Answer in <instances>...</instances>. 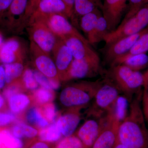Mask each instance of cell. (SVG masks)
Returning <instances> with one entry per match:
<instances>
[{
    "label": "cell",
    "instance_id": "cell-7",
    "mask_svg": "<svg viewBox=\"0 0 148 148\" xmlns=\"http://www.w3.org/2000/svg\"><path fill=\"white\" fill-rule=\"evenodd\" d=\"M27 30L31 40L41 50L49 54L52 53L58 37L40 21H32L27 25Z\"/></svg>",
    "mask_w": 148,
    "mask_h": 148
},
{
    "label": "cell",
    "instance_id": "cell-51",
    "mask_svg": "<svg viewBox=\"0 0 148 148\" xmlns=\"http://www.w3.org/2000/svg\"><path fill=\"white\" fill-rule=\"evenodd\" d=\"M146 29H148V27H147V28H146Z\"/></svg>",
    "mask_w": 148,
    "mask_h": 148
},
{
    "label": "cell",
    "instance_id": "cell-12",
    "mask_svg": "<svg viewBox=\"0 0 148 148\" xmlns=\"http://www.w3.org/2000/svg\"><path fill=\"white\" fill-rule=\"evenodd\" d=\"M120 123L112 112L107 114V121L91 148H114L118 142V131Z\"/></svg>",
    "mask_w": 148,
    "mask_h": 148
},
{
    "label": "cell",
    "instance_id": "cell-25",
    "mask_svg": "<svg viewBox=\"0 0 148 148\" xmlns=\"http://www.w3.org/2000/svg\"><path fill=\"white\" fill-rule=\"evenodd\" d=\"M109 33L107 21L102 14L99 16L95 29L88 40V42L92 45L104 41L105 37Z\"/></svg>",
    "mask_w": 148,
    "mask_h": 148
},
{
    "label": "cell",
    "instance_id": "cell-26",
    "mask_svg": "<svg viewBox=\"0 0 148 148\" xmlns=\"http://www.w3.org/2000/svg\"><path fill=\"white\" fill-rule=\"evenodd\" d=\"M34 105L39 106L47 103H52L56 97L54 90H49L41 87L30 92Z\"/></svg>",
    "mask_w": 148,
    "mask_h": 148
},
{
    "label": "cell",
    "instance_id": "cell-18",
    "mask_svg": "<svg viewBox=\"0 0 148 148\" xmlns=\"http://www.w3.org/2000/svg\"><path fill=\"white\" fill-rule=\"evenodd\" d=\"M9 109L12 113L17 115L23 121L24 114L31 107L34 106L31 93L21 92L12 95L8 99Z\"/></svg>",
    "mask_w": 148,
    "mask_h": 148
},
{
    "label": "cell",
    "instance_id": "cell-36",
    "mask_svg": "<svg viewBox=\"0 0 148 148\" xmlns=\"http://www.w3.org/2000/svg\"><path fill=\"white\" fill-rule=\"evenodd\" d=\"M144 0H127L128 8L124 18L122 21H125L132 17L138 12L143 6Z\"/></svg>",
    "mask_w": 148,
    "mask_h": 148
},
{
    "label": "cell",
    "instance_id": "cell-21",
    "mask_svg": "<svg viewBox=\"0 0 148 148\" xmlns=\"http://www.w3.org/2000/svg\"><path fill=\"white\" fill-rule=\"evenodd\" d=\"M118 64L124 65L133 71H139L147 66L148 56L144 53L120 57L115 60L111 66Z\"/></svg>",
    "mask_w": 148,
    "mask_h": 148
},
{
    "label": "cell",
    "instance_id": "cell-9",
    "mask_svg": "<svg viewBox=\"0 0 148 148\" xmlns=\"http://www.w3.org/2000/svg\"><path fill=\"white\" fill-rule=\"evenodd\" d=\"M107 115L100 118H89L74 135L79 139L83 148H91L105 126Z\"/></svg>",
    "mask_w": 148,
    "mask_h": 148
},
{
    "label": "cell",
    "instance_id": "cell-46",
    "mask_svg": "<svg viewBox=\"0 0 148 148\" xmlns=\"http://www.w3.org/2000/svg\"><path fill=\"white\" fill-rule=\"evenodd\" d=\"M144 77V90H145L148 93V77L145 76L143 75Z\"/></svg>",
    "mask_w": 148,
    "mask_h": 148
},
{
    "label": "cell",
    "instance_id": "cell-50",
    "mask_svg": "<svg viewBox=\"0 0 148 148\" xmlns=\"http://www.w3.org/2000/svg\"><path fill=\"white\" fill-rule=\"evenodd\" d=\"M143 75L145 76L148 77V70L145 73V74H143Z\"/></svg>",
    "mask_w": 148,
    "mask_h": 148
},
{
    "label": "cell",
    "instance_id": "cell-27",
    "mask_svg": "<svg viewBox=\"0 0 148 148\" xmlns=\"http://www.w3.org/2000/svg\"><path fill=\"white\" fill-rule=\"evenodd\" d=\"M38 136L39 140L47 143H53L58 141L63 135L55 122L51 125L40 129Z\"/></svg>",
    "mask_w": 148,
    "mask_h": 148
},
{
    "label": "cell",
    "instance_id": "cell-10",
    "mask_svg": "<svg viewBox=\"0 0 148 148\" xmlns=\"http://www.w3.org/2000/svg\"><path fill=\"white\" fill-rule=\"evenodd\" d=\"M127 0H104L102 14L108 24L109 32L118 27L125 11L127 12Z\"/></svg>",
    "mask_w": 148,
    "mask_h": 148
},
{
    "label": "cell",
    "instance_id": "cell-43",
    "mask_svg": "<svg viewBox=\"0 0 148 148\" xmlns=\"http://www.w3.org/2000/svg\"><path fill=\"white\" fill-rule=\"evenodd\" d=\"M67 6L68 10L71 18L73 12L74 1L75 0H62Z\"/></svg>",
    "mask_w": 148,
    "mask_h": 148
},
{
    "label": "cell",
    "instance_id": "cell-31",
    "mask_svg": "<svg viewBox=\"0 0 148 148\" xmlns=\"http://www.w3.org/2000/svg\"><path fill=\"white\" fill-rule=\"evenodd\" d=\"M148 51V30L147 29V32L144 33L139 37V38L129 51L120 57H126L130 55L146 53Z\"/></svg>",
    "mask_w": 148,
    "mask_h": 148
},
{
    "label": "cell",
    "instance_id": "cell-38",
    "mask_svg": "<svg viewBox=\"0 0 148 148\" xmlns=\"http://www.w3.org/2000/svg\"><path fill=\"white\" fill-rule=\"evenodd\" d=\"M34 72L36 81L38 84L41 87L49 89V90H52L50 86L49 78L37 70Z\"/></svg>",
    "mask_w": 148,
    "mask_h": 148
},
{
    "label": "cell",
    "instance_id": "cell-34",
    "mask_svg": "<svg viewBox=\"0 0 148 148\" xmlns=\"http://www.w3.org/2000/svg\"><path fill=\"white\" fill-rule=\"evenodd\" d=\"M6 85L3 91V95L7 100L12 95L16 93L21 92H28L22 83L21 77Z\"/></svg>",
    "mask_w": 148,
    "mask_h": 148
},
{
    "label": "cell",
    "instance_id": "cell-16",
    "mask_svg": "<svg viewBox=\"0 0 148 148\" xmlns=\"http://www.w3.org/2000/svg\"><path fill=\"white\" fill-rule=\"evenodd\" d=\"M82 110L72 108L65 110L55 121L64 138L74 135L81 119Z\"/></svg>",
    "mask_w": 148,
    "mask_h": 148
},
{
    "label": "cell",
    "instance_id": "cell-35",
    "mask_svg": "<svg viewBox=\"0 0 148 148\" xmlns=\"http://www.w3.org/2000/svg\"><path fill=\"white\" fill-rule=\"evenodd\" d=\"M54 148H83L80 140L75 135L65 137L60 140Z\"/></svg>",
    "mask_w": 148,
    "mask_h": 148
},
{
    "label": "cell",
    "instance_id": "cell-48",
    "mask_svg": "<svg viewBox=\"0 0 148 148\" xmlns=\"http://www.w3.org/2000/svg\"><path fill=\"white\" fill-rule=\"evenodd\" d=\"M3 37L2 35L0 34V47H1L3 43Z\"/></svg>",
    "mask_w": 148,
    "mask_h": 148
},
{
    "label": "cell",
    "instance_id": "cell-49",
    "mask_svg": "<svg viewBox=\"0 0 148 148\" xmlns=\"http://www.w3.org/2000/svg\"><path fill=\"white\" fill-rule=\"evenodd\" d=\"M147 3H148V0H144V1H143V4H144V5Z\"/></svg>",
    "mask_w": 148,
    "mask_h": 148
},
{
    "label": "cell",
    "instance_id": "cell-20",
    "mask_svg": "<svg viewBox=\"0 0 148 148\" xmlns=\"http://www.w3.org/2000/svg\"><path fill=\"white\" fill-rule=\"evenodd\" d=\"M103 6L101 0H75L71 19L75 25H78L80 19L83 16L98 9L102 11Z\"/></svg>",
    "mask_w": 148,
    "mask_h": 148
},
{
    "label": "cell",
    "instance_id": "cell-11",
    "mask_svg": "<svg viewBox=\"0 0 148 148\" xmlns=\"http://www.w3.org/2000/svg\"><path fill=\"white\" fill-rule=\"evenodd\" d=\"M30 49L33 64L37 71L48 78L60 80L56 66L50 55L41 50L32 42Z\"/></svg>",
    "mask_w": 148,
    "mask_h": 148
},
{
    "label": "cell",
    "instance_id": "cell-29",
    "mask_svg": "<svg viewBox=\"0 0 148 148\" xmlns=\"http://www.w3.org/2000/svg\"><path fill=\"white\" fill-rule=\"evenodd\" d=\"M129 103H130L129 101L125 96L120 95L116 101L113 109L111 112L120 123L128 115Z\"/></svg>",
    "mask_w": 148,
    "mask_h": 148
},
{
    "label": "cell",
    "instance_id": "cell-28",
    "mask_svg": "<svg viewBox=\"0 0 148 148\" xmlns=\"http://www.w3.org/2000/svg\"><path fill=\"white\" fill-rule=\"evenodd\" d=\"M3 65L5 70L6 85L20 78L26 69L23 61H18Z\"/></svg>",
    "mask_w": 148,
    "mask_h": 148
},
{
    "label": "cell",
    "instance_id": "cell-44",
    "mask_svg": "<svg viewBox=\"0 0 148 148\" xmlns=\"http://www.w3.org/2000/svg\"><path fill=\"white\" fill-rule=\"evenodd\" d=\"M40 1L41 0H30V9L32 13H34L36 10Z\"/></svg>",
    "mask_w": 148,
    "mask_h": 148
},
{
    "label": "cell",
    "instance_id": "cell-45",
    "mask_svg": "<svg viewBox=\"0 0 148 148\" xmlns=\"http://www.w3.org/2000/svg\"><path fill=\"white\" fill-rule=\"evenodd\" d=\"M6 107L5 98L0 93V111L4 110Z\"/></svg>",
    "mask_w": 148,
    "mask_h": 148
},
{
    "label": "cell",
    "instance_id": "cell-14",
    "mask_svg": "<svg viewBox=\"0 0 148 148\" xmlns=\"http://www.w3.org/2000/svg\"><path fill=\"white\" fill-rule=\"evenodd\" d=\"M52 53L59 79L61 82H64L67 72L74 60L73 56L69 48L59 38L53 48Z\"/></svg>",
    "mask_w": 148,
    "mask_h": 148
},
{
    "label": "cell",
    "instance_id": "cell-8",
    "mask_svg": "<svg viewBox=\"0 0 148 148\" xmlns=\"http://www.w3.org/2000/svg\"><path fill=\"white\" fill-rule=\"evenodd\" d=\"M66 16L61 14H52L47 16L32 17L30 21H40L59 38L67 36H76L87 40L79 33L77 29L70 23Z\"/></svg>",
    "mask_w": 148,
    "mask_h": 148
},
{
    "label": "cell",
    "instance_id": "cell-15",
    "mask_svg": "<svg viewBox=\"0 0 148 148\" xmlns=\"http://www.w3.org/2000/svg\"><path fill=\"white\" fill-rule=\"evenodd\" d=\"M60 38L71 50L74 59H82L98 55L90 46L87 40L73 35L66 36Z\"/></svg>",
    "mask_w": 148,
    "mask_h": 148
},
{
    "label": "cell",
    "instance_id": "cell-39",
    "mask_svg": "<svg viewBox=\"0 0 148 148\" xmlns=\"http://www.w3.org/2000/svg\"><path fill=\"white\" fill-rule=\"evenodd\" d=\"M142 102L143 115L145 120L148 123V93L144 90L142 93Z\"/></svg>",
    "mask_w": 148,
    "mask_h": 148
},
{
    "label": "cell",
    "instance_id": "cell-5",
    "mask_svg": "<svg viewBox=\"0 0 148 148\" xmlns=\"http://www.w3.org/2000/svg\"><path fill=\"white\" fill-rule=\"evenodd\" d=\"M32 12L30 0H12L6 13L0 19L12 31L19 32L27 26Z\"/></svg>",
    "mask_w": 148,
    "mask_h": 148
},
{
    "label": "cell",
    "instance_id": "cell-19",
    "mask_svg": "<svg viewBox=\"0 0 148 148\" xmlns=\"http://www.w3.org/2000/svg\"><path fill=\"white\" fill-rule=\"evenodd\" d=\"M63 14L71 18L67 6L62 0H41L31 17Z\"/></svg>",
    "mask_w": 148,
    "mask_h": 148
},
{
    "label": "cell",
    "instance_id": "cell-47",
    "mask_svg": "<svg viewBox=\"0 0 148 148\" xmlns=\"http://www.w3.org/2000/svg\"><path fill=\"white\" fill-rule=\"evenodd\" d=\"M114 148H127L126 147H125L124 145L121 144V143H119V142H118V143H117L116 145L114 147Z\"/></svg>",
    "mask_w": 148,
    "mask_h": 148
},
{
    "label": "cell",
    "instance_id": "cell-22",
    "mask_svg": "<svg viewBox=\"0 0 148 148\" xmlns=\"http://www.w3.org/2000/svg\"><path fill=\"white\" fill-rule=\"evenodd\" d=\"M101 10L96 9L83 16L79 20V27L84 33L88 41L95 29L99 16L102 14Z\"/></svg>",
    "mask_w": 148,
    "mask_h": 148
},
{
    "label": "cell",
    "instance_id": "cell-33",
    "mask_svg": "<svg viewBox=\"0 0 148 148\" xmlns=\"http://www.w3.org/2000/svg\"><path fill=\"white\" fill-rule=\"evenodd\" d=\"M21 79L25 89L29 93L36 89L38 86L35 79L34 72L29 68L25 69Z\"/></svg>",
    "mask_w": 148,
    "mask_h": 148
},
{
    "label": "cell",
    "instance_id": "cell-4",
    "mask_svg": "<svg viewBox=\"0 0 148 148\" xmlns=\"http://www.w3.org/2000/svg\"><path fill=\"white\" fill-rule=\"evenodd\" d=\"M121 92L110 79L106 77L103 79L86 111L87 117L100 118L110 113Z\"/></svg>",
    "mask_w": 148,
    "mask_h": 148
},
{
    "label": "cell",
    "instance_id": "cell-2",
    "mask_svg": "<svg viewBox=\"0 0 148 148\" xmlns=\"http://www.w3.org/2000/svg\"><path fill=\"white\" fill-rule=\"evenodd\" d=\"M101 82L102 80L81 81L66 85L58 96L60 106L64 110L87 108L95 97Z\"/></svg>",
    "mask_w": 148,
    "mask_h": 148
},
{
    "label": "cell",
    "instance_id": "cell-37",
    "mask_svg": "<svg viewBox=\"0 0 148 148\" xmlns=\"http://www.w3.org/2000/svg\"><path fill=\"white\" fill-rule=\"evenodd\" d=\"M18 117L12 113L0 112V128L17 121Z\"/></svg>",
    "mask_w": 148,
    "mask_h": 148
},
{
    "label": "cell",
    "instance_id": "cell-42",
    "mask_svg": "<svg viewBox=\"0 0 148 148\" xmlns=\"http://www.w3.org/2000/svg\"><path fill=\"white\" fill-rule=\"evenodd\" d=\"M6 85L5 70L4 65H0V90L3 89Z\"/></svg>",
    "mask_w": 148,
    "mask_h": 148
},
{
    "label": "cell",
    "instance_id": "cell-6",
    "mask_svg": "<svg viewBox=\"0 0 148 148\" xmlns=\"http://www.w3.org/2000/svg\"><path fill=\"white\" fill-rule=\"evenodd\" d=\"M102 73L99 55L82 59H74L64 82L72 80L96 77Z\"/></svg>",
    "mask_w": 148,
    "mask_h": 148
},
{
    "label": "cell",
    "instance_id": "cell-17",
    "mask_svg": "<svg viewBox=\"0 0 148 148\" xmlns=\"http://www.w3.org/2000/svg\"><path fill=\"white\" fill-rule=\"evenodd\" d=\"M24 57L22 46L15 38L6 40L0 47V63L3 65L23 61Z\"/></svg>",
    "mask_w": 148,
    "mask_h": 148
},
{
    "label": "cell",
    "instance_id": "cell-1",
    "mask_svg": "<svg viewBox=\"0 0 148 148\" xmlns=\"http://www.w3.org/2000/svg\"><path fill=\"white\" fill-rule=\"evenodd\" d=\"M142 96L140 92L133 98L128 115L119 127V142L127 148H148V130L140 105Z\"/></svg>",
    "mask_w": 148,
    "mask_h": 148
},
{
    "label": "cell",
    "instance_id": "cell-13",
    "mask_svg": "<svg viewBox=\"0 0 148 148\" xmlns=\"http://www.w3.org/2000/svg\"><path fill=\"white\" fill-rule=\"evenodd\" d=\"M147 30L146 28L139 33L120 39L107 46L105 54L106 62L111 65L115 60L128 52L139 37Z\"/></svg>",
    "mask_w": 148,
    "mask_h": 148
},
{
    "label": "cell",
    "instance_id": "cell-52",
    "mask_svg": "<svg viewBox=\"0 0 148 148\" xmlns=\"http://www.w3.org/2000/svg\"></svg>",
    "mask_w": 148,
    "mask_h": 148
},
{
    "label": "cell",
    "instance_id": "cell-24",
    "mask_svg": "<svg viewBox=\"0 0 148 148\" xmlns=\"http://www.w3.org/2000/svg\"><path fill=\"white\" fill-rule=\"evenodd\" d=\"M23 121L27 122L38 130L49 126V123L42 116L37 106L31 107L24 114Z\"/></svg>",
    "mask_w": 148,
    "mask_h": 148
},
{
    "label": "cell",
    "instance_id": "cell-23",
    "mask_svg": "<svg viewBox=\"0 0 148 148\" xmlns=\"http://www.w3.org/2000/svg\"><path fill=\"white\" fill-rule=\"evenodd\" d=\"M10 131L14 136L19 139H35L38 135L39 130L19 121L12 126Z\"/></svg>",
    "mask_w": 148,
    "mask_h": 148
},
{
    "label": "cell",
    "instance_id": "cell-30",
    "mask_svg": "<svg viewBox=\"0 0 148 148\" xmlns=\"http://www.w3.org/2000/svg\"><path fill=\"white\" fill-rule=\"evenodd\" d=\"M0 140L3 148H23L24 143L22 140L12 135L10 130L0 128Z\"/></svg>",
    "mask_w": 148,
    "mask_h": 148
},
{
    "label": "cell",
    "instance_id": "cell-41",
    "mask_svg": "<svg viewBox=\"0 0 148 148\" xmlns=\"http://www.w3.org/2000/svg\"><path fill=\"white\" fill-rule=\"evenodd\" d=\"M12 0H0V19L8 10Z\"/></svg>",
    "mask_w": 148,
    "mask_h": 148
},
{
    "label": "cell",
    "instance_id": "cell-32",
    "mask_svg": "<svg viewBox=\"0 0 148 148\" xmlns=\"http://www.w3.org/2000/svg\"><path fill=\"white\" fill-rule=\"evenodd\" d=\"M37 107L42 115L49 124L55 122L61 114V113L57 112L55 104L53 102Z\"/></svg>",
    "mask_w": 148,
    "mask_h": 148
},
{
    "label": "cell",
    "instance_id": "cell-40",
    "mask_svg": "<svg viewBox=\"0 0 148 148\" xmlns=\"http://www.w3.org/2000/svg\"><path fill=\"white\" fill-rule=\"evenodd\" d=\"M51 143L40 140H34L29 144L28 148H54Z\"/></svg>",
    "mask_w": 148,
    "mask_h": 148
},
{
    "label": "cell",
    "instance_id": "cell-3",
    "mask_svg": "<svg viewBox=\"0 0 148 148\" xmlns=\"http://www.w3.org/2000/svg\"><path fill=\"white\" fill-rule=\"evenodd\" d=\"M106 77L113 83L130 103L134 94L140 92L144 85L143 74L122 64L111 66L106 72Z\"/></svg>",
    "mask_w": 148,
    "mask_h": 148
}]
</instances>
